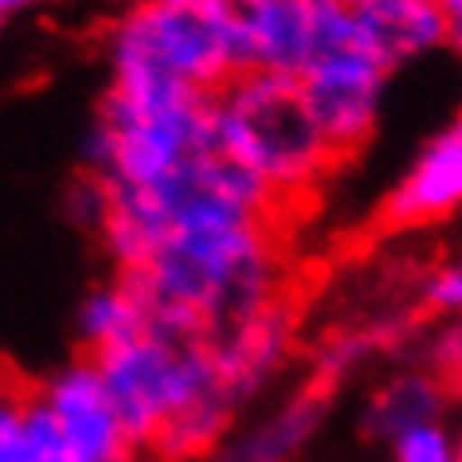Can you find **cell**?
Returning <instances> with one entry per match:
<instances>
[{
	"instance_id": "cell-1",
	"label": "cell",
	"mask_w": 462,
	"mask_h": 462,
	"mask_svg": "<svg viewBox=\"0 0 462 462\" xmlns=\"http://www.w3.org/2000/svg\"><path fill=\"white\" fill-rule=\"evenodd\" d=\"M125 279L142 298L149 326L204 345L291 298L274 216L177 227Z\"/></svg>"
},
{
	"instance_id": "cell-2",
	"label": "cell",
	"mask_w": 462,
	"mask_h": 462,
	"mask_svg": "<svg viewBox=\"0 0 462 462\" xmlns=\"http://www.w3.org/2000/svg\"><path fill=\"white\" fill-rule=\"evenodd\" d=\"M130 443L165 462L208 458L239 420L204 341L145 326L130 341L90 356Z\"/></svg>"
},
{
	"instance_id": "cell-3",
	"label": "cell",
	"mask_w": 462,
	"mask_h": 462,
	"mask_svg": "<svg viewBox=\"0 0 462 462\" xmlns=\"http://www.w3.org/2000/svg\"><path fill=\"white\" fill-rule=\"evenodd\" d=\"M212 137L224 153L255 177L274 208L314 196L337 153L310 118L294 79L271 71H239L208 102Z\"/></svg>"
},
{
	"instance_id": "cell-4",
	"label": "cell",
	"mask_w": 462,
	"mask_h": 462,
	"mask_svg": "<svg viewBox=\"0 0 462 462\" xmlns=\"http://www.w3.org/2000/svg\"><path fill=\"white\" fill-rule=\"evenodd\" d=\"M212 95L177 87H106L83 137V165L98 189H149L212 142Z\"/></svg>"
},
{
	"instance_id": "cell-5",
	"label": "cell",
	"mask_w": 462,
	"mask_h": 462,
	"mask_svg": "<svg viewBox=\"0 0 462 462\" xmlns=\"http://www.w3.org/2000/svg\"><path fill=\"white\" fill-rule=\"evenodd\" d=\"M110 87H177L216 95L236 55L204 0H125L106 28Z\"/></svg>"
},
{
	"instance_id": "cell-6",
	"label": "cell",
	"mask_w": 462,
	"mask_h": 462,
	"mask_svg": "<svg viewBox=\"0 0 462 462\" xmlns=\"http://www.w3.org/2000/svg\"><path fill=\"white\" fill-rule=\"evenodd\" d=\"M294 83L310 106V118L337 153V161L361 153L376 137L380 118H384L392 71L365 48V40L321 55Z\"/></svg>"
},
{
	"instance_id": "cell-7",
	"label": "cell",
	"mask_w": 462,
	"mask_h": 462,
	"mask_svg": "<svg viewBox=\"0 0 462 462\" xmlns=\"http://www.w3.org/2000/svg\"><path fill=\"white\" fill-rule=\"evenodd\" d=\"M361 40L349 0H263L239 40V71L298 79L321 55Z\"/></svg>"
},
{
	"instance_id": "cell-8",
	"label": "cell",
	"mask_w": 462,
	"mask_h": 462,
	"mask_svg": "<svg viewBox=\"0 0 462 462\" xmlns=\"http://www.w3.org/2000/svg\"><path fill=\"white\" fill-rule=\"evenodd\" d=\"M36 400L51 415L55 431H60L75 462H134L137 447L125 435L90 356H75V361L60 365L40 384Z\"/></svg>"
},
{
	"instance_id": "cell-9",
	"label": "cell",
	"mask_w": 462,
	"mask_h": 462,
	"mask_svg": "<svg viewBox=\"0 0 462 462\" xmlns=\"http://www.w3.org/2000/svg\"><path fill=\"white\" fill-rule=\"evenodd\" d=\"M298 329H302L298 306L291 298H282V302H274L271 310H263L259 318L244 321L239 329L208 341L216 376L239 415L247 408H255L259 400H267L271 388H279L282 373L294 361Z\"/></svg>"
},
{
	"instance_id": "cell-10",
	"label": "cell",
	"mask_w": 462,
	"mask_h": 462,
	"mask_svg": "<svg viewBox=\"0 0 462 462\" xmlns=\"http://www.w3.org/2000/svg\"><path fill=\"white\" fill-rule=\"evenodd\" d=\"M329 420V396L321 384H298L247 408L204 462H298Z\"/></svg>"
},
{
	"instance_id": "cell-11",
	"label": "cell",
	"mask_w": 462,
	"mask_h": 462,
	"mask_svg": "<svg viewBox=\"0 0 462 462\" xmlns=\"http://www.w3.org/2000/svg\"><path fill=\"white\" fill-rule=\"evenodd\" d=\"M462 204V122L447 118L415 149L403 172L380 204V219L392 231H427L450 224Z\"/></svg>"
},
{
	"instance_id": "cell-12",
	"label": "cell",
	"mask_w": 462,
	"mask_h": 462,
	"mask_svg": "<svg viewBox=\"0 0 462 462\" xmlns=\"http://www.w3.org/2000/svg\"><path fill=\"white\" fill-rule=\"evenodd\" d=\"M353 8L365 48L392 75L408 63L431 60V55L455 48L458 40V24L435 0H368V5Z\"/></svg>"
},
{
	"instance_id": "cell-13",
	"label": "cell",
	"mask_w": 462,
	"mask_h": 462,
	"mask_svg": "<svg viewBox=\"0 0 462 462\" xmlns=\"http://www.w3.org/2000/svg\"><path fill=\"white\" fill-rule=\"evenodd\" d=\"M450 411V380L435 376L423 365H396L368 388L361 403V427L376 443H392V439L415 431V427L439 423Z\"/></svg>"
},
{
	"instance_id": "cell-14",
	"label": "cell",
	"mask_w": 462,
	"mask_h": 462,
	"mask_svg": "<svg viewBox=\"0 0 462 462\" xmlns=\"http://www.w3.org/2000/svg\"><path fill=\"white\" fill-rule=\"evenodd\" d=\"M145 326H149L145 306L125 274L87 291L75 310V333H79V341H83L87 356H98V353L114 349V345L130 341L134 333H142Z\"/></svg>"
},
{
	"instance_id": "cell-15",
	"label": "cell",
	"mask_w": 462,
	"mask_h": 462,
	"mask_svg": "<svg viewBox=\"0 0 462 462\" xmlns=\"http://www.w3.org/2000/svg\"><path fill=\"white\" fill-rule=\"evenodd\" d=\"M16 462H75L67 443L55 431L51 415L43 411V403L36 396L20 400V450Z\"/></svg>"
},
{
	"instance_id": "cell-16",
	"label": "cell",
	"mask_w": 462,
	"mask_h": 462,
	"mask_svg": "<svg viewBox=\"0 0 462 462\" xmlns=\"http://www.w3.org/2000/svg\"><path fill=\"white\" fill-rule=\"evenodd\" d=\"M411 361L431 368L435 376L455 380L462 365V329L458 318H431L420 337H411Z\"/></svg>"
},
{
	"instance_id": "cell-17",
	"label": "cell",
	"mask_w": 462,
	"mask_h": 462,
	"mask_svg": "<svg viewBox=\"0 0 462 462\" xmlns=\"http://www.w3.org/2000/svg\"><path fill=\"white\" fill-rule=\"evenodd\" d=\"M415 302L431 318H458L462 310V267L458 259H439L431 263L420 279H415Z\"/></svg>"
},
{
	"instance_id": "cell-18",
	"label": "cell",
	"mask_w": 462,
	"mask_h": 462,
	"mask_svg": "<svg viewBox=\"0 0 462 462\" xmlns=\"http://www.w3.org/2000/svg\"><path fill=\"white\" fill-rule=\"evenodd\" d=\"M388 450H392V462H462L458 435L447 420L415 427V431L392 439Z\"/></svg>"
},
{
	"instance_id": "cell-19",
	"label": "cell",
	"mask_w": 462,
	"mask_h": 462,
	"mask_svg": "<svg viewBox=\"0 0 462 462\" xmlns=\"http://www.w3.org/2000/svg\"><path fill=\"white\" fill-rule=\"evenodd\" d=\"M208 13L219 20L224 36L231 43V55H236V71H239V40H244V28L251 24V16L259 13L263 0H204Z\"/></svg>"
},
{
	"instance_id": "cell-20",
	"label": "cell",
	"mask_w": 462,
	"mask_h": 462,
	"mask_svg": "<svg viewBox=\"0 0 462 462\" xmlns=\"http://www.w3.org/2000/svg\"><path fill=\"white\" fill-rule=\"evenodd\" d=\"M20 450V400L8 396L0 403V462H16Z\"/></svg>"
},
{
	"instance_id": "cell-21",
	"label": "cell",
	"mask_w": 462,
	"mask_h": 462,
	"mask_svg": "<svg viewBox=\"0 0 462 462\" xmlns=\"http://www.w3.org/2000/svg\"><path fill=\"white\" fill-rule=\"evenodd\" d=\"M40 5H48V0H0V32L13 24V20L28 16V13H36Z\"/></svg>"
},
{
	"instance_id": "cell-22",
	"label": "cell",
	"mask_w": 462,
	"mask_h": 462,
	"mask_svg": "<svg viewBox=\"0 0 462 462\" xmlns=\"http://www.w3.org/2000/svg\"><path fill=\"white\" fill-rule=\"evenodd\" d=\"M349 5H368V0H349ZM435 5L443 8V13H447V16H450V20H455V24L462 28V0H435Z\"/></svg>"
},
{
	"instance_id": "cell-23",
	"label": "cell",
	"mask_w": 462,
	"mask_h": 462,
	"mask_svg": "<svg viewBox=\"0 0 462 462\" xmlns=\"http://www.w3.org/2000/svg\"><path fill=\"white\" fill-rule=\"evenodd\" d=\"M8 396H13V392H8V384H5V380H0V403H5Z\"/></svg>"
}]
</instances>
